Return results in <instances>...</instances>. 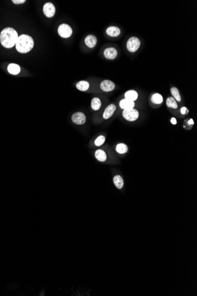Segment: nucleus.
Here are the masks:
<instances>
[{"instance_id":"obj_1","label":"nucleus","mask_w":197,"mask_h":296,"mask_svg":"<svg viewBox=\"0 0 197 296\" xmlns=\"http://www.w3.org/2000/svg\"><path fill=\"white\" fill-rule=\"evenodd\" d=\"M18 37L16 30L11 27H7L1 33L0 42L2 46L6 48H12L16 44Z\"/></svg>"},{"instance_id":"obj_2","label":"nucleus","mask_w":197,"mask_h":296,"mask_svg":"<svg viewBox=\"0 0 197 296\" xmlns=\"http://www.w3.org/2000/svg\"><path fill=\"white\" fill-rule=\"evenodd\" d=\"M34 47L33 38L27 34H22L18 37L15 44L17 50L21 53H27L32 50Z\"/></svg>"},{"instance_id":"obj_3","label":"nucleus","mask_w":197,"mask_h":296,"mask_svg":"<svg viewBox=\"0 0 197 296\" xmlns=\"http://www.w3.org/2000/svg\"><path fill=\"white\" fill-rule=\"evenodd\" d=\"M140 46V42L139 38L136 37H132L128 40L126 47L130 52L134 53L136 52Z\"/></svg>"},{"instance_id":"obj_4","label":"nucleus","mask_w":197,"mask_h":296,"mask_svg":"<svg viewBox=\"0 0 197 296\" xmlns=\"http://www.w3.org/2000/svg\"><path fill=\"white\" fill-rule=\"evenodd\" d=\"M122 115L128 121H135L139 118V112L134 108L124 110Z\"/></svg>"},{"instance_id":"obj_5","label":"nucleus","mask_w":197,"mask_h":296,"mask_svg":"<svg viewBox=\"0 0 197 296\" xmlns=\"http://www.w3.org/2000/svg\"><path fill=\"white\" fill-rule=\"evenodd\" d=\"M58 33L60 37L66 38L72 36L73 33V30L69 25L66 24H62L58 27Z\"/></svg>"},{"instance_id":"obj_6","label":"nucleus","mask_w":197,"mask_h":296,"mask_svg":"<svg viewBox=\"0 0 197 296\" xmlns=\"http://www.w3.org/2000/svg\"><path fill=\"white\" fill-rule=\"evenodd\" d=\"M72 120L75 124L83 125L86 121V117L83 112H77L72 115Z\"/></svg>"},{"instance_id":"obj_7","label":"nucleus","mask_w":197,"mask_h":296,"mask_svg":"<svg viewBox=\"0 0 197 296\" xmlns=\"http://www.w3.org/2000/svg\"><path fill=\"white\" fill-rule=\"evenodd\" d=\"M44 15L48 18L53 17L56 13V8L51 2H47L43 6V9Z\"/></svg>"},{"instance_id":"obj_8","label":"nucleus","mask_w":197,"mask_h":296,"mask_svg":"<svg viewBox=\"0 0 197 296\" xmlns=\"http://www.w3.org/2000/svg\"><path fill=\"white\" fill-rule=\"evenodd\" d=\"M115 88V83L109 80H105L102 82L100 83V88L104 92H110Z\"/></svg>"},{"instance_id":"obj_9","label":"nucleus","mask_w":197,"mask_h":296,"mask_svg":"<svg viewBox=\"0 0 197 296\" xmlns=\"http://www.w3.org/2000/svg\"><path fill=\"white\" fill-rule=\"evenodd\" d=\"M104 56L108 59H114L117 56V51L114 47H109L104 50Z\"/></svg>"},{"instance_id":"obj_10","label":"nucleus","mask_w":197,"mask_h":296,"mask_svg":"<svg viewBox=\"0 0 197 296\" xmlns=\"http://www.w3.org/2000/svg\"><path fill=\"white\" fill-rule=\"evenodd\" d=\"M116 110V106L114 104H110L109 106H108L103 114V117L104 119H107L110 118L113 115Z\"/></svg>"},{"instance_id":"obj_11","label":"nucleus","mask_w":197,"mask_h":296,"mask_svg":"<svg viewBox=\"0 0 197 296\" xmlns=\"http://www.w3.org/2000/svg\"><path fill=\"white\" fill-rule=\"evenodd\" d=\"M120 107L124 110H128L133 108L135 106V102L133 101H131L128 100L126 99H124L120 101L119 103Z\"/></svg>"},{"instance_id":"obj_12","label":"nucleus","mask_w":197,"mask_h":296,"mask_svg":"<svg viewBox=\"0 0 197 296\" xmlns=\"http://www.w3.org/2000/svg\"><path fill=\"white\" fill-rule=\"evenodd\" d=\"M85 42L86 46L89 48H93L97 43V38L93 35H88L85 38Z\"/></svg>"},{"instance_id":"obj_13","label":"nucleus","mask_w":197,"mask_h":296,"mask_svg":"<svg viewBox=\"0 0 197 296\" xmlns=\"http://www.w3.org/2000/svg\"><path fill=\"white\" fill-rule=\"evenodd\" d=\"M106 33L110 37H117L120 34V30L116 26H110L107 29Z\"/></svg>"},{"instance_id":"obj_14","label":"nucleus","mask_w":197,"mask_h":296,"mask_svg":"<svg viewBox=\"0 0 197 296\" xmlns=\"http://www.w3.org/2000/svg\"><path fill=\"white\" fill-rule=\"evenodd\" d=\"M125 99L131 101H136L138 98V94L136 91L134 90H130L127 91L125 94H124Z\"/></svg>"},{"instance_id":"obj_15","label":"nucleus","mask_w":197,"mask_h":296,"mask_svg":"<svg viewBox=\"0 0 197 296\" xmlns=\"http://www.w3.org/2000/svg\"><path fill=\"white\" fill-rule=\"evenodd\" d=\"M95 157L97 160L101 162H104L107 159L106 153L102 150H97L95 152Z\"/></svg>"},{"instance_id":"obj_16","label":"nucleus","mask_w":197,"mask_h":296,"mask_svg":"<svg viewBox=\"0 0 197 296\" xmlns=\"http://www.w3.org/2000/svg\"><path fill=\"white\" fill-rule=\"evenodd\" d=\"M8 71L12 74H18L20 72V67L14 63L10 64L8 66Z\"/></svg>"},{"instance_id":"obj_17","label":"nucleus","mask_w":197,"mask_h":296,"mask_svg":"<svg viewBox=\"0 0 197 296\" xmlns=\"http://www.w3.org/2000/svg\"><path fill=\"white\" fill-rule=\"evenodd\" d=\"M101 101L99 98H94L92 99L91 102V107L94 111L99 110L101 107Z\"/></svg>"},{"instance_id":"obj_18","label":"nucleus","mask_w":197,"mask_h":296,"mask_svg":"<svg viewBox=\"0 0 197 296\" xmlns=\"http://www.w3.org/2000/svg\"><path fill=\"white\" fill-rule=\"evenodd\" d=\"M76 88L81 91H86L89 88V83L85 81L79 82L76 84Z\"/></svg>"},{"instance_id":"obj_19","label":"nucleus","mask_w":197,"mask_h":296,"mask_svg":"<svg viewBox=\"0 0 197 296\" xmlns=\"http://www.w3.org/2000/svg\"><path fill=\"white\" fill-rule=\"evenodd\" d=\"M113 183H114L115 185L116 186L117 188H118L119 189H122L124 186V185L123 178H122L121 176H120L119 175L115 176L114 177V178H113Z\"/></svg>"},{"instance_id":"obj_20","label":"nucleus","mask_w":197,"mask_h":296,"mask_svg":"<svg viewBox=\"0 0 197 296\" xmlns=\"http://www.w3.org/2000/svg\"><path fill=\"white\" fill-rule=\"evenodd\" d=\"M116 150V151L118 153L124 154L128 151V146L126 144H124V143H120V144H119L117 145Z\"/></svg>"},{"instance_id":"obj_21","label":"nucleus","mask_w":197,"mask_h":296,"mask_svg":"<svg viewBox=\"0 0 197 296\" xmlns=\"http://www.w3.org/2000/svg\"><path fill=\"white\" fill-rule=\"evenodd\" d=\"M151 100L153 104H161L163 102V97L159 94H155L152 96Z\"/></svg>"},{"instance_id":"obj_22","label":"nucleus","mask_w":197,"mask_h":296,"mask_svg":"<svg viewBox=\"0 0 197 296\" xmlns=\"http://www.w3.org/2000/svg\"><path fill=\"white\" fill-rule=\"evenodd\" d=\"M167 105L169 108H172L176 109L178 108V105L175 100V99L172 97H169L167 99Z\"/></svg>"},{"instance_id":"obj_23","label":"nucleus","mask_w":197,"mask_h":296,"mask_svg":"<svg viewBox=\"0 0 197 296\" xmlns=\"http://www.w3.org/2000/svg\"><path fill=\"white\" fill-rule=\"evenodd\" d=\"M171 92L172 96L175 98V100H176V101H178V102H181V96H180L179 90H178V89H177L176 88H175V87L172 88L171 89Z\"/></svg>"},{"instance_id":"obj_24","label":"nucleus","mask_w":197,"mask_h":296,"mask_svg":"<svg viewBox=\"0 0 197 296\" xmlns=\"http://www.w3.org/2000/svg\"><path fill=\"white\" fill-rule=\"evenodd\" d=\"M105 140H106L105 137L103 135L99 136L95 141V146H97V147H99V146H102L103 144H104V142H105Z\"/></svg>"},{"instance_id":"obj_25","label":"nucleus","mask_w":197,"mask_h":296,"mask_svg":"<svg viewBox=\"0 0 197 296\" xmlns=\"http://www.w3.org/2000/svg\"><path fill=\"white\" fill-rule=\"evenodd\" d=\"M26 0H13L12 1V2L14 3V4H23L26 2Z\"/></svg>"},{"instance_id":"obj_26","label":"nucleus","mask_w":197,"mask_h":296,"mask_svg":"<svg viewBox=\"0 0 197 296\" xmlns=\"http://www.w3.org/2000/svg\"><path fill=\"white\" fill-rule=\"evenodd\" d=\"M187 111V108L183 106V108L181 109V113L182 114H185V113H186V111Z\"/></svg>"},{"instance_id":"obj_27","label":"nucleus","mask_w":197,"mask_h":296,"mask_svg":"<svg viewBox=\"0 0 197 296\" xmlns=\"http://www.w3.org/2000/svg\"><path fill=\"white\" fill-rule=\"evenodd\" d=\"M171 122L173 125L176 124V119L175 118H172L171 120Z\"/></svg>"},{"instance_id":"obj_28","label":"nucleus","mask_w":197,"mask_h":296,"mask_svg":"<svg viewBox=\"0 0 197 296\" xmlns=\"http://www.w3.org/2000/svg\"><path fill=\"white\" fill-rule=\"evenodd\" d=\"M194 122L192 119H191L190 120H189V121H188L189 124H194Z\"/></svg>"}]
</instances>
